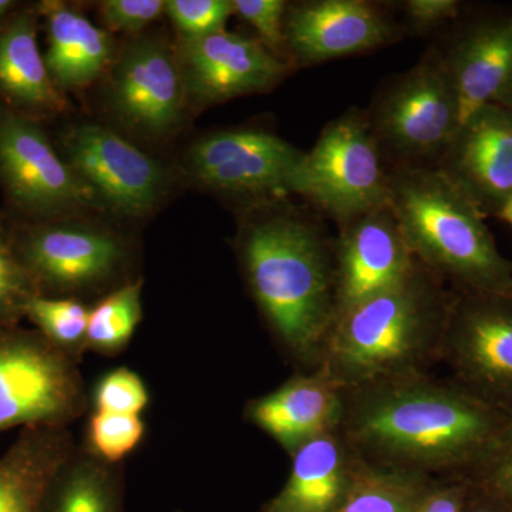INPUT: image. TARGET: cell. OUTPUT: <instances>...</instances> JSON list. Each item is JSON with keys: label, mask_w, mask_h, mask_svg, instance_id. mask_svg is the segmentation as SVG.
Segmentation results:
<instances>
[{"label": "cell", "mask_w": 512, "mask_h": 512, "mask_svg": "<svg viewBox=\"0 0 512 512\" xmlns=\"http://www.w3.org/2000/svg\"><path fill=\"white\" fill-rule=\"evenodd\" d=\"M511 417L430 373L343 390L338 431L367 466L470 478Z\"/></svg>", "instance_id": "cell-1"}, {"label": "cell", "mask_w": 512, "mask_h": 512, "mask_svg": "<svg viewBox=\"0 0 512 512\" xmlns=\"http://www.w3.org/2000/svg\"><path fill=\"white\" fill-rule=\"evenodd\" d=\"M249 293L276 342L313 370L335 323V238L286 200L248 208L235 241Z\"/></svg>", "instance_id": "cell-2"}, {"label": "cell", "mask_w": 512, "mask_h": 512, "mask_svg": "<svg viewBox=\"0 0 512 512\" xmlns=\"http://www.w3.org/2000/svg\"><path fill=\"white\" fill-rule=\"evenodd\" d=\"M454 291L416 261L402 281L340 315L315 369L340 389L430 373L440 362Z\"/></svg>", "instance_id": "cell-3"}, {"label": "cell", "mask_w": 512, "mask_h": 512, "mask_svg": "<svg viewBox=\"0 0 512 512\" xmlns=\"http://www.w3.org/2000/svg\"><path fill=\"white\" fill-rule=\"evenodd\" d=\"M389 202L414 259L457 292L510 296L512 262L483 212L437 168L389 170Z\"/></svg>", "instance_id": "cell-4"}, {"label": "cell", "mask_w": 512, "mask_h": 512, "mask_svg": "<svg viewBox=\"0 0 512 512\" xmlns=\"http://www.w3.org/2000/svg\"><path fill=\"white\" fill-rule=\"evenodd\" d=\"M387 168H436L461 126L456 93L433 47L389 77L365 110Z\"/></svg>", "instance_id": "cell-5"}, {"label": "cell", "mask_w": 512, "mask_h": 512, "mask_svg": "<svg viewBox=\"0 0 512 512\" xmlns=\"http://www.w3.org/2000/svg\"><path fill=\"white\" fill-rule=\"evenodd\" d=\"M320 214L343 225L389 200V168L365 110L352 107L323 127L292 185Z\"/></svg>", "instance_id": "cell-6"}, {"label": "cell", "mask_w": 512, "mask_h": 512, "mask_svg": "<svg viewBox=\"0 0 512 512\" xmlns=\"http://www.w3.org/2000/svg\"><path fill=\"white\" fill-rule=\"evenodd\" d=\"M87 406L76 359L39 330L0 325V431L69 427Z\"/></svg>", "instance_id": "cell-7"}, {"label": "cell", "mask_w": 512, "mask_h": 512, "mask_svg": "<svg viewBox=\"0 0 512 512\" xmlns=\"http://www.w3.org/2000/svg\"><path fill=\"white\" fill-rule=\"evenodd\" d=\"M0 188L16 222L64 220L100 207L39 121L0 103Z\"/></svg>", "instance_id": "cell-8"}, {"label": "cell", "mask_w": 512, "mask_h": 512, "mask_svg": "<svg viewBox=\"0 0 512 512\" xmlns=\"http://www.w3.org/2000/svg\"><path fill=\"white\" fill-rule=\"evenodd\" d=\"M9 222L13 249L36 295L79 299L113 286L126 269V245L106 229L70 218Z\"/></svg>", "instance_id": "cell-9"}, {"label": "cell", "mask_w": 512, "mask_h": 512, "mask_svg": "<svg viewBox=\"0 0 512 512\" xmlns=\"http://www.w3.org/2000/svg\"><path fill=\"white\" fill-rule=\"evenodd\" d=\"M440 362L468 392L512 417V298L454 291Z\"/></svg>", "instance_id": "cell-10"}, {"label": "cell", "mask_w": 512, "mask_h": 512, "mask_svg": "<svg viewBox=\"0 0 512 512\" xmlns=\"http://www.w3.org/2000/svg\"><path fill=\"white\" fill-rule=\"evenodd\" d=\"M305 151L262 128H234L195 141L187 154L195 181L248 205L284 201Z\"/></svg>", "instance_id": "cell-11"}, {"label": "cell", "mask_w": 512, "mask_h": 512, "mask_svg": "<svg viewBox=\"0 0 512 512\" xmlns=\"http://www.w3.org/2000/svg\"><path fill=\"white\" fill-rule=\"evenodd\" d=\"M62 154L100 207L126 217H146L163 200L168 175L156 158L99 124H80L60 141Z\"/></svg>", "instance_id": "cell-12"}, {"label": "cell", "mask_w": 512, "mask_h": 512, "mask_svg": "<svg viewBox=\"0 0 512 512\" xmlns=\"http://www.w3.org/2000/svg\"><path fill=\"white\" fill-rule=\"evenodd\" d=\"M404 35L387 3L305 0L286 10V56L295 69L382 49Z\"/></svg>", "instance_id": "cell-13"}, {"label": "cell", "mask_w": 512, "mask_h": 512, "mask_svg": "<svg viewBox=\"0 0 512 512\" xmlns=\"http://www.w3.org/2000/svg\"><path fill=\"white\" fill-rule=\"evenodd\" d=\"M177 59L188 103L198 107L269 92L295 70L258 39L227 30L181 39Z\"/></svg>", "instance_id": "cell-14"}, {"label": "cell", "mask_w": 512, "mask_h": 512, "mask_svg": "<svg viewBox=\"0 0 512 512\" xmlns=\"http://www.w3.org/2000/svg\"><path fill=\"white\" fill-rule=\"evenodd\" d=\"M109 101L117 120L138 136H170L188 104L177 52L151 37L131 43L114 66Z\"/></svg>", "instance_id": "cell-15"}, {"label": "cell", "mask_w": 512, "mask_h": 512, "mask_svg": "<svg viewBox=\"0 0 512 512\" xmlns=\"http://www.w3.org/2000/svg\"><path fill=\"white\" fill-rule=\"evenodd\" d=\"M414 264L416 259L389 202L339 225L335 238L336 319L402 281Z\"/></svg>", "instance_id": "cell-16"}, {"label": "cell", "mask_w": 512, "mask_h": 512, "mask_svg": "<svg viewBox=\"0 0 512 512\" xmlns=\"http://www.w3.org/2000/svg\"><path fill=\"white\" fill-rule=\"evenodd\" d=\"M436 168L484 217H498L512 197V110L488 104L473 111Z\"/></svg>", "instance_id": "cell-17"}, {"label": "cell", "mask_w": 512, "mask_h": 512, "mask_svg": "<svg viewBox=\"0 0 512 512\" xmlns=\"http://www.w3.org/2000/svg\"><path fill=\"white\" fill-rule=\"evenodd\" d=\"M431 47L456 93L461 123L488 104L512 110V13L477 20Z\"/></svg>", "instance_id": "cell-18"}, {"label": "cell", "mask_w": 512, "mask_h": 512, "mask_svg": "<svg viewBox=\"0 0 512 512\" xmlns=\"http://www.w3.org/2000/svg\"><path fill=\"white\" fill-rule=\"evenodd\" d=\"M342 409L343 390L322 370L313 369L251 400L245 417L292 456L308 441L338 429Z\"/></svg>", "instance_id": "cell-19"}, {"label": "cell", "mask_w": 512, "mask_h": 512, "mask_svg": "<svg viewBox=\"0 0 512 512\" xmlns=\"http://www.w3.org/2000/svg\"><path fill=\"white\" fill-rule=\"evenodd\" d=\"M37 5L20 6L0 29V103L42 123L69 110L37 43Z\"/></svg>", "instance_id": "cell-20"}, {"label": "cell", "mask_w": 512, "mask_h": 512, "mask_svg": "<svg viewBox=\"0 0 512 512\" xmlns=\"http://www.w3.org/2000/svg\"><path fill=\"white\" fill-rule=\"evenodd\" d=\"M291 457L288 481L261 512H336L359 466L338 429L308 441Z\"/></svg>", "instance_id": "cell-21"}, {"label": "cell", "mask_w": 512, "mask_h": 512, "mask_svg": "<svg viewBox=\"0 0 512 512\" xmlns=\"http://www.w3.org/2000/svg\"><path fill=\"white\" fill-rule=\"evenodd\" d=\"M37 8L45 19L46 67L60 92L86 89L106 73L114 56V42L106 29L67 3L45 0Z\"/></svg>", "instance_id": "cell-22"}, {"label": "cell", "mask_w": 512, "mask_h": 512, "mask_svg": "<svg viewBox=\"0 0 512 512\" xmlns=\"http://www.w3.org/2000/svg\"><path fill=\"white\" fill-rule=\"evenodd\" d=\"M76 448L69 427H26L0 456V512H37Z\"/></svg>", "instance_id": "cell-23"}, {"label": "cell", "mask_w": 512, "mask_h": 512, "mask_svg": "<svg viewBox=\"0 0 512 512\" xmlns=\"http://www.w3.org/2000/svg\"><path fill=\"white\" fill-rule=\"evenodd\" d=\"M37 512H126L123 468L76 446L50 481Z\"/></svg>", "instance_id": "cell-24"}, {"label": "cell", "mask_w": 512, "mask_h": 512, "mask_svg": "<svg viewBox=\"0 0 512 512\" xmlns=\"http://www.w3.org/2000/svg\"><path fill=\"white\" fill-rule=\"evenodd\" d=\"M436 481L420 474L367 466L359 460L336 512H413Z\"/></svg>", "instance_id": "cell-25"}, {"label": "cell", "mask_w": 512, "mask_h": 512, "mask_svg": "<svg viewBox=\"0 0 512 512\" xmlns=\"http://www.w3.org/2000/svg\"><path fill=\"white\" fill-rule=\"evenodd\" d=\"M141 291V279L127 282L90 308L87 350L111 356L126 348L143 318Z\"/></svg>", "instance_id": "cell-26"}, {"label": "cell", "mask_w": 512, "mask_h": 512, "mask_svg": "<svg viewBox=\"0 0 512 512\" xmlns=\"http://www.w3.org/2000/svg\"><path fill=\"white\" fill-rule=\"evenodd\" d=\"M90 309L80 299L35 295L25 306V319L64 353L79 359L87 350Z\"/></svg>", "instance_id": "cell-27"}, {"label": "cell", "mask_w": 512, "mask_h": 512, "mask_svg": "<svg viewBox=\"0 0 512 512\" xmlns=\"http://www.w3.org/2000/svg\"><path fill=\"white\" fill-rule=\"evenodd\" d=\"M146 424L140 416L96 412L87 424L86 447L101 460L120 464L144 439Z\"/></svg>", "instance_id": "cell-28"}, {"label": "cell", "mask_w": 512, "mask_h": 512, "mask_svg": "<svg viewBox=\"0 0 512 512\" xmlns=\"http://www.w3.org/2000/svg\"><path fill=\"white\" fill-rule=\"evenodd\" d=\"M35 295L32 281L13 249L9 218L0 214V325H19L25 319L26 303Z\"/></svg>", "instance_id": "cell-29"}, {"label": "cell", "mask_w": 512, "mask_h": 512, "mask_svg": "<svg viewBox=\"0 0 512 512\" xmlns=\"http://www.w3.org/2000/svg\"><path fill=\"white\" fill-rule=\"evenodd\" d=\"M165 13L181 39H198L225 30L234 5L232 0H167Z\"/></svg>", "instance_id": "cell-30"}, {"label": "cell", "mask_w": 512, "mask_h": 512, "mask_svg": "<svg viewBox=\"0 0 512 512\" xmlns=\"http://www.w3.org/2000/svg\"><path fill=\"white\" fill-rule=\"evenodd\" d=\"M96 412L130 414L140 416L147 409L150 394L137 373L127 367L111 370L94 390Z\"/></svg>", "instance_id": "cell-31"}, {"label": "cell", "mask_w": 512, "mask_h": 512, "mask_svg": "<svg viewBox=\"0 0 512 512\" xmlns=\"http://www.w3.org/2000/svg\"><path fill=\"white\" fill-rule=\"evenodd\" d=\"M234 15L247 22L258 35L259 42L282 60L286 56L285 0H232ZM289 63V60H286Z\"/></svg>", "instance_id": "cell-32"}, {"label": "cell", "mask_w": 512, "mask_h": 512, "mask_svg": "<svg viewBox=\"0 0 512 512\" xmlns=\"http://www.w3.org/2000/svg\"><path fill=\"white\" fill-rule=\"evenodd\" d=\"M468 480L500 498L512 511V417Z\"/></svg>", "instance_id": "cell-33"}, {"label": "cell", "mask_w": 512, "mask_h": 512, "mask_svg": "<svg viewBox=\"0 0 512 512\" xmlns=\"http://www.w3.org/2000/svg\"><path fill=\"white\" fill-rule=\"evenodd\" d=\"M165 13L164 0H106L100 18L107 32H137Z\"/></svg>", "instance_id": "cell-34"}, {"label": "cell", "mask_w": 512, "mask_h": 512, "mask_svg": "<svg viewBox=\"0 0 512 512\" xmlns=\"http://www.w3.org/2000/svg\"><path fill=\"white\" fill-rule=\"evenodd\" d=\"M406 33L427 36L457 19L463 3L458 0H406L400 3Z\"/></svg>", "instance_id": "cell-35"}, {"label": "cell", "mask_w": 512, "mask_h": 512, "mask_svg": "<svg viewBox=\"0 0 512 512\" xmlns=\"http://www.w3.org/2000/svg\"><path fill=\"white\" fill-rule=\"evenodd\" d=\"M470 480H437L413 512H463Z\"/></svg>", "instance_id": "cell-36"}, {"label": "cell", "mask_w": 512, "mask_h": 512, "mask_svg": "<svg viewBox=\"0 0 512 512\" xmlns=\"http://www.w3.org/2000/svg\"><path fill=\"white\" fill-rule=\"evenodd\" d=\"M463 512H512L495 495L488 493L478 485L471 483L468 490L466 504H464Z\"/></svg>", "instance_id": "cell-37"}, {"label": "cell", "mask_w": 512, "mask_h": 512, "mask_svg": "<svg viewBox=\"0 0 512 512\" xmlns=\"http://www.w3.org/2000/svg\"><path fill=\"white\" fill-rule=\"evenodd\" d=\"M20 8V3L15 0H0V29L6 25L10 16Z\"/></svg>", "instance_id": "cell-38"}, {"label": "cell", "mask_w": 512, "mask_h": 512, "mask_svg": "<svg viewBox=\"0 0 512 512\" xmlns=\"http://www.w3.org/2000/svg\"><path fill=\"white\" fill-rule=\"evenodd\" d=\"M497 218H500V220H503L505 222H508V224L512 227V197L510 198V201L505 204V207L503 210H501L500 215H498Z\"/></svg>", "instance_id": "cell-39"}, {"label": "cell", "mask_w": 512, "mask_h": 512, "mask_svg": "<svg viewBox=\"0 0 512 512\" xmlns=\"http://www.w3.org/2000/svg\"><path fill=\"white\" fill-rule=\"evenodd\" d=\"M510 296H511V298H512V292H511V295H510Z\"/></svg>", "instance_id": "cell-40"}]
</instances>
